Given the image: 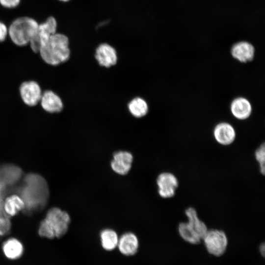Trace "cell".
I'll list each match as a JSON object with an SVG mask.
<instances>
[{"mask_svg": "<svg viewBox=\"0 0 265 265\" xmlns=\"http://www.w3.org/2000/svg\"><path fill=\"white\" fill-rule=\"evenodd\" d=\"M39 24L33 18L21 17L14 20L9 26L8 36L12 42L20 47L25 46L35 35Z\"/></svg>", "mask_w": 265, "mask_h": 265, "instance_id": "3", "label": "cell"}, {"mask_svg": "<svg viewBox=\"0 0 265 265\" xmlns=\"http://www.w3.org/2000/svg\"><path fill=\"white\" fill-rule=\"evenodd\" d=\"M40 102L43 109L49 113H58L63 108L61 98L51 90H47L42 93Z\"/></svg>", "mask_w": 265, "mask_h": 265, "instance_id": "12", "label": "cell"}, {"mask_svg": "<svg viewBox=\"0 0 265 265\" xmlns=\"http://www.w3.org/2000/svg\"><path fill=\"white\" fill-rule=\"evenodd\" d=\"M70 222L71 217L66 212L58 208H52L41 221L38 234L51 239L61 238L67 233Z\"/></svg>", "mask_w": 265, "mask_h": 265, "instance_id": "2", "label": "cell"}, {"mask_svg": "<svg viewBox=\"0 0 265 265\" xmlns=\"http://www.w3.org/2000/svg\"><path fill=\"white\" fill-rule=\"evenodd\" d=\"M11 228L10 216L4 211L3 201L0 199V236L7 234Z\"/></svg>", "mask_w": 265, "mask_h": 265, "instance_id": "21", "label": "cell"}, {"mask_svg": "<svg viewBox=\"0 0 265 265\" xmlns=\"http://www.w3.org/2000/svg\"><path fill=\"white\" fill-rule=\"evenodd\" d=\"M139 248V239L134 233L127 232L119 237L117 248L122 255L127 257L134 256Z\"/></svg>", "mask_w": 265, "mask_h": 265, "instance_id": "9", "label": "cell"}, {"mask_svg": "<svg viewBox=\"0 0 265 265\" xmlns=\"http://www.w3.org/2000/svg\"><path fill=\"white\" fill-rule=\"evenodd\" d=\"M57 26L56 19L53 16L48 17L45 22L39 24L35 35L29 43L34 53H38L41 45L56 33Z\"/></svg>", "mask_w": 265, "mask_h": 265, "instance_id": "5", "label": "cell"}, {"mask_svg": "<svg viewBox=\"0 0 265 265\" xmlns=\"http://www.w3.org/2000/svg\"><path fill=\"white\" fill-rule=\"evenodd\" d=\"M95 57L100 66L106 68L115 65L117 61L115 49L107 43H102L97 48Z\"/></svg>", "mask_w": 265, "mask_h": 265, "instance_id": "10", "label": "cell"}, {"mask_svg": "<svg viewBox=\"0 0 265 265\" xmlns=\"http://www.w3.org/2000/svg\"><path fill=\"white\" fill-rule=\"evenodd\" d=\"M133 160L131 153L127 151H118L113 154L110 167L116 174L124 176L131 170Z\"/></svg>", "mask_w": 265, "mask_h": 265, "instance_id": "8", "label": "cell"}, {"mask_svg": "<svg viewBox=\"0 0 265 265\" xmlns=\"http://www.w3.org/2000/svg\"><path fill=\"white\" fill-rule=\"evenodd\" d=\"M215 140L222 145L232 144L236 138V132L233 127L230 124L222 122L218 124L213 131Z\"/></svg>", "mask_w": 265, "mask_h": 265, "instance_id": "11", "label": "cell"}, {"mask_svg": "<svg viewBox=\"0 0 265 265\" xmlns=\"http://www.w3.org/2000/svg\"><path fill=\"white\" fill-rule=\"evenodd\" d=\"M21 0H0V4L7 8L16 7L20 3Z\"/></svg>", "mask_w": 265, "mask_h": 265, "instance_id": "23", "label": "cell"}, {"mask_svg": "<svg viewBox=\"0 0 265 265\" xmlns=\"http://www.w3.org/2000/svg\"><path fill=\"white\" fill-rule=\"evenodd\" d=\"M38 53L44 61L50 65L64 63L70 56L69 39L65 35L56 32L41 45Z\"/></svg>", "mask_w": 265, "mask_h": 265, "instance_id": "1", "label": "cell"}, {"mask_svg": "<svg viewBox=\"0 0 265 265\" xmlns=\"http://www.w3.org/2000/svg\"><path fill=\"white\" fill-rule=\"evenodd\" d=\"M255 158L259 163L260 173L264 175L265 172V145L264 143L261 145L255 151Z\"/></svg>", "mask_w": 265, "mask_h": 265, "instance_id": "22", "label": "cell"}, {"mask_svg": "<svg viewBox=\"0 0 265 265\" xmlns=\"http://www.w3.org/2000/svg\"><path fill=\"white\" fill-rule=\"evenodd\" d=\"M185 212L187 218V222L202 240L208 230L207 225L199 218L194 208L189 207Z\"/></svg>", "mask_w": 265, "mask_h": 265, "instance_id": "15", "label": "cell"}, {"mask_svg": "<svg viewBox=\"0 0 265 265\" xmlns=\"http://www.w3.org/2000/svg\"><path fill=\"white\" fill-rule=\"evenodd\" d=\"M25 203L19 196L12 195L8 197L3 202V208L9 216H14L25 208Z\"/></svg>", "mask_w": 265, "mask_h": 265, "instance_id": "19", "label": "cell"}, {"mask_svg": "<svg viewBox=\"0 0 265 265\" xmlns=\"http://www.w3.org/2000/svg\"><path fill=\"white\" fill-rule=\"evenodd\" d=\"M178 230L180 237L189 243L193 244H198L202 240L187 222L180 223L178 225Z\"/></svg>", "mask_w": 265, "mask_h": 265, "instance_id": "20", "label": "cell"}, {"mask_svg": "<svg viewBox=\"0 0 265 265\" xmlns=\"http://www.w3.org/2000/svg\"><path fill=\"white\" fill-rule=\"evenodd\" d=\"M231 53L234 58L241 62L246 63L253 59L255 49L250 43L241 41L233 46Z\"/></svg>", "mask_w": 265, "mask_h": 265, "instance_id": "13", "label": "cell"}, {"mask_svg": "<svg viewBox=\"0 0 265 265\" xmlns=\"http://www.w3.org/2000/svg\"><path fill=\"white\" fill-rule=\"evenodd\" d=\"M128 107L130 113L135 118L145 116L148 111V106L145 100L140 97L132 99L128 104Z\"/></svg>", "mask_w": 265, "mask_h": 265, "instance_id": "18", "label": "cell"}, {"mask_svg": "<svg viewBox=\"0 0 265 265\" xmlns=\"http://www.w3.org/2000/svg\"><path fill=\"white\" fill-rule=\"evenodd\" d=\"M20 94L23 102L28 106H36L42 95L39 85L35 81L23 82L20 86Z\"/></svg>", "mask_w": 265, "mask_h": 265, "instance_id": "7", "label": "cell"}, {"mask_svg": "<svg viewBox=\"0 0 265 265\" xmlns=\"http://www.w3.org/2000/svg\"><path fill=\"white\" fill-rule=\"evenodd\" d=\"M230 109L234 116L239 120L248 118L252 111L250 103L243 97L235 99L231 104Z\"/></svg>", "mask_w": 265, "mask_h": 265, "instance_id": "14", "label": "cell"}, {"mask_svg": "<svg viewBox=\"0 0 265 265\" xmlns=\"http://www.w3.org/2000/svg\"><path fill=\"white\" fill-rule=\"evenodd\" d=\"M259 251L262 256H264L265 253V243H263L261 244L259 246Z\"/></svg>", "mask_w": 265, "mask_h": 265, "instance_id": "25", "label": "cell"}, {"mask_svg": "<svg viewBox=\"0 0 265 265\" xmlns=\"http://www.w3.org/2000/svg\"><path fill=\"white\" fill-rule=\"evenodd\" d=\"M2 249L5 256L10 260H17L20 258L24 252V246L17 239L10 238L2 244Z\"/></svg>", "mask_w": 265, "mask_h": 265, "instance_id": "16", "label": "cell"}, {"mask_svg": "<svg viewBox=\"0 0 265 265\" xmlns=\"http://www.w3.org/2000/svg\"><path fill=\"white\" fill-rule=\"evenodd\" d=\"M8 35V27L3 22L0 21V43L4 41Z\"/></svg>", "mask_w": 265, "mask_h": 265, "instance_id": "24", "label": "cell"}, {"mask_svg": "<svg viewBox=\"0 0 265 265\" xmlns=\"http://www.w3.org/2000/svg\"><path fill=\"white\" fill-rule=\"evenodd\" d=\"M202 240L208 252L213 256H220L226 251L228 238L222 230H208Z\"/></svg>", "mask_w": 265, "mask_h": 265, "instance_id": "4", "label": "cell"}, {"mask_svg": "<svg viewBox=\"0 0 265 265\" xmlns=\"http://www.w3.org/2000/svg\"><path fill=\"white\" fill-rule=\"evenodd\" d=\"M156 183L159 195L165 199L173 197L179 186L177 177L168 172L160 173L157 178Z\"/></svg>", "mask_w": 265, "mask_h": 265, "instance_id": "6", "label": "cell"}, {"mask_svg": "<svg viewBox=\"0 0 265 265\" xmlns=\"http://www.w3.org/2000/svg\"><path fill=\"white\" fill-rule=\"evenodd\" d=\"M100 240L102 248L106 251H112L117 248L119 236L112 229L106 228L100 233Z\"/></svg>", "mask_w": 265, "mask_h": 265, "instance_id": "17", "label": "cell"}, {"mask_svg": "<svg viewBox=\"0 0 265 265\" xmlns=\"http://www.w3.org/2000/svg\"><path fill=\"white\" fill-rule=\"evenodd\" d=\"M59 0L61 1L65 2V1H69L70 0Z\"/></svg>", "mask_w": 265, "mask_h": 265, "instance_id": "26", "label": "cell"}]
</instances>
